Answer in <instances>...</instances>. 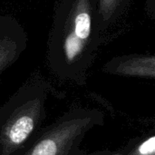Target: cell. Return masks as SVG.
<instances>
[{"label": "cell", "instance_id": "1", "mask_svg": "<svg viewBox=\"0 0 155 155\" xmlns=\"http://www.w3.org/2000/svg\"><path fill=\"white\" fill-rule=\"evenodd\" d=\"M100 30L98 0H62L49 43L50 62L65 66L91 62Z\"/></svg>", "mask_w": 155, "mask_h": 155}, {"label": "cell", "instance_id": "2", "mask_svg": "<svg viewBox=\"0 0 155 155\" xmlns=\"http://www.w3.org/2000/svg\"><path fill=\"white\" fill-rule=\"evenodd\" d=\"M116 71L120 74L132 75L154 76V57L153 56H138L123 60Z\"/></svg>", "mask_w": 155, "mask_h": 155}, {"label": "cell", "instance_id": "3", "mask_svg": "<svg viewBox=\"0 0 155 155\" xmlns=\"http://www.w3.org/2000/svg\"><path fill=\"white\" fill-rule=\"evenodd\" d=\"M34 129V120L27 115L19 117L11 126L8 132L9 140L14 144L23 143Z\"/></svg>", "mask_w": 155, "mask_h": 155}, {"label": "cell", "instance_id": "4", "mask_svg": "<svg viewBox=\"0 0 155 155\" xmlns=\"http://www.w3.org/2000/svg\"><path fill=\"white\" fill-rule=\"evenodd\" d=\"M123 0H98V17L100 29L103 30L110 24L119 10Z\"/></svg>", "mask_w": 155, "mask_h": 155}, {"label": "cell", "instance_id": "5", "mask_svg": "<svg viewBox=\"0 0 155 155\" xmlns=\"http://www.w3.org/2000/svg\"><path fill=\"white\" fill-rule=\"evenodd\" d=\"M7 39L0 38V70L7 65L16 55V45Z\"/></svg>", "mask_w": 155, "mask_h": 155}, {"label": "cell", "instance_id": "6", "mask_svg": "<svg viewBox=\"0 0 155 155\" xmlns=\"http://www.w3.org/2000/svg\"><path fill=\"white\" fill-rule=\"evenodd\" d=\"M58 152V143L53 138L43 140L38 143L31 155H56Z\"/></svg>", "mask_w": 155, "mask_h": 155}, {"label": "cell", "instance_id": "7", "mask_svg": "<svg viewBox=\"0 0 155 155\" xmlns=\"http://www.w3.org/2000/svg\"><path fill=\"white\" fill-rule=\"evenodd\" d=\"M155 149V138L154 137H151L149 140L145 141L139 148V152L140 153L143 155L150 154V153H153Z\"/></svg>", "mask_w": 155, "mask_h": 155}]
</instances>
